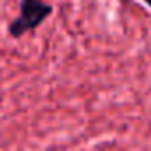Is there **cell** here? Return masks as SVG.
Here are the masks:
<instances>
[{
  "instance_id": "1",
  "label": "cell",
  "mask_w": 151,
  "mask_h": 151,
  "mask_svg": "<svg viewBox=\"0 0 151 151\" xmlns=\"http://www.w3.org/2000/svg\"><path fill=\"white\" fill-rule=\"evenodd\" d=\"M51 5L44 0H21L19 4V16L9 25L11 37L18 39L30 30H35L39 25L51 14Z\"/></svg>"
},
{
  "instance_id": "2",
  "label": "cell",
  "mask_w": 151,
  "mask_h": 151,
  "mask_svg": "<svg viewBox=\"0 0 151 151\" xmlns=\"http://www.w3.org/2000/svg\"><path fill=\"white\" fill-rule=\"evenodd\" d=\"M144 2H146V4H148V5L151 7V0H144Z\"/></svg>"
}]
</instances>
